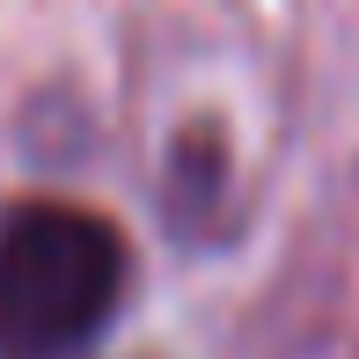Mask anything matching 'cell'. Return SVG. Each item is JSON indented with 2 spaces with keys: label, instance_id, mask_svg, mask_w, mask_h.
<instances>
[{
  "label": "cell",
  "instance_id": "6da1fadb",
  "mask_svg": "<svg viewBox=\"0 0 359 359\" xmlns=\"http://www.w3.org/2000/svg\"><path fill=\"white\" fill-rule=\"evenodd\" d=\"M125 301V235L88 205L29 198L0 220V359H74Z\"/></svg>",
  "mask_w": 359,
  "mask_h": 359
}]
</instances>
